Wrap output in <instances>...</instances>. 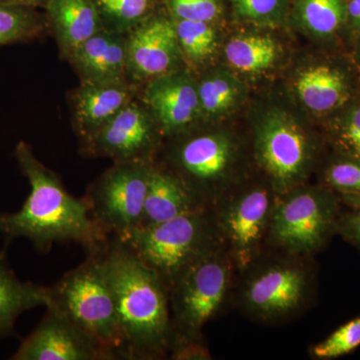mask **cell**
Returning a JSON list of instances; mask_svg holds the SVG:
<instances>
[{"instance_id": "52a82bcc", "label": "cell", "mask_w": 360, "mask_h": 360, "mask_svg": "<svg viewBox=\"0 0 360 360\" xmlns=\"http://www.w3.org/2000/svg\"><path fill=\"white\" fill-rule=\"evenodd\" d=\"M340 200L328 187L298 186L278 196L270 219V243L293 255L328 245L338 229Z\"/></svg>"}, {"instance_id": "8992f818", "label": "cell", "mask_w": 360, "mask_h": 360, "mask_svg": "<svg viewBox=\"0 0 360 360\" xmlns=\"http://www.w3.org/2000/svg\"><path fill=\"white\" fill-rule=\"evenodd\" d=\"M229 260L231 257L220 240L194 260L169 290L172 347L175 343L200 340L203 326L217 314L226 295Z\"/></svg>"}, {"instance_id": "4fadbf2b", "label": "cell", "mask_w": 360, "mask_h": 360, "mask_svg": "<svg viewBox=\"0 0 360 360\" xmlns=\"http://www.w3.org/2000/svg\"><path fill=\"white\" fill-rule=\"evenodd\" d=\"M11 360H115L94 338L78 328L56 305L49 303L44 319Z\"/></svg>"}, {"instance_id": "9c48e42d", "label": "cell", "mask_w": 360, "mask_h": 360, "mask_svg": "<svg viewBox=\"0 0 360 360\" xmlns=\"http://www.w3.org/2000/svg\"><path fill=\"white\" fill-rule=\"evenodd\" d=\"M277 198L269 182L251 184L227 191L212 207L220 239L241 271L257 260Z\"/></svg>"}, {"instance_id": "ba28073f", "label": "cell", "mask_w": 360, "mask_h": 360, "mask_svg": "<svg viewBox=\"0 0 360 360\" xmlns=\"http://www.w3.org/2000/svg\"><path fill=\"white\" fill-rule=\"evenodd\" d=\"M168 169L176 174L206 207L224 196L240 167L238 142L224 131L188 135L174 144Z\"/></svg>"}, {"instance_id": "e575fe53", "label": "cell", "mask_w": 360, "mask_h": 360, "mask_svg": "<svg viewBox=\"0 0 360 360\" xmlns=\"http://www.w3.org/2000/svg\"><path fill=\"white\" fill-rule=\"evenodd\" d=\"M345 28L357 37L360 34V0H347Z\"/></svg>"}, {"instance_id": "2e32d148", "label": "cell", "mask_w": 360, "mask_h": 360, "mask_svg": "<svg viewBox=\"0 0 360 360\" xmlns=\"http://www.w3.org/2000/svg\"><path fill=\"white\" fill-rule=\"evenodd\" d=\"M298 101L310 113L328 118L356 96V82L347 66L333 61L300 68L293 80Z\"/></svg>"}, {"instance_id": "6da1fadb", "label": "cell", "mask_w": 360, "mask_h": 360, "mask_svg": "<svg viewBox=\"0 0 360 360\" xmlns=\"http://www.w3.org/2000/svg\"><path fill=\"white\" fill-rule=\"evenodd\" d=\"M14 155L30 193L20 210L0 213V236L6 245L26 238L39 253L49 252L54 243H68L82 246L87 255L101 252L110 236L92 219L84 198L70 195L25 142L18 144Z\"/></svg>"}, {"instance_id": "ac0fdd59", "label": "cell", "mask_w": 360, "mask_h": 360, "mask_svg": "<svg viewBox=\"0 0 360 360\" xmlns=\"http://www.w3.org/2000/svg\"><path fill=\"white\" fill-rule=\"evenodd\" d=\"M84 82H122L127 68V39L103 28L70 56Z\"/></svg>"}, {"instance_id": "d6986e66", "label": "cell", "mask_w": 360, "mask_h": 360, "mask_svg": "<svg viewBox=\"0 0 360 360\" xmlns=\"http://www.w3.org/2000/svg\"><path fill=\"white\" fill-rule=\"evenodd\" d=\"M206 207L167 167L153 163L141 224L146 229Z\"/></svg>"}, {"instance_id": "f546056e", "label": "cell", "mask_w": 360, "mask_h": 360, "mask_svg": "<svg viewBox=\"0 0 360 360\" xmlns=\"http://www.w3.org/2000/svg\"><path fill=\"white\" fill-rule=\"evenodd\" d=\"M323 180L326 187L340 193H360V160L338 155L324 168Z\"/></svg>"}, {"instance_id": "83f0119b", "label": "cell", "mask_w": 360, "mask_h": 360, "mask_svg": "<svg viewBox=\"0 0 360 360\" xmlns=\"http://www.w3.org/2000/svg\"><path fill=\"white\" fill-rule=\"evenodd\" d=\"M291 0H226L231 13L243 22L257 27L276 28L285 25Z\"/></svg>"}, {"instance_id": "d590c367", "label": "cell", "mask_w": 360, "mask_h": 360, "mask_svg": "<svg viewBox=\"0 0 360 360\" xmlns=\"http://www.w3.org/2000/svg\"><path fill=\"white\" fill-rule=\"evenodd\" d=\"M49 2V0H0V4H7V6H16L30 7L37 6H44Z\"/></svg>"}, {"instance_id": "8fae6325", "label": "cell", "mask_w": 360, "mask_h": 360, "mask_svg": "<svg viewBox=\"0 0 360 360\" xmlns=\"http://www.w3.org/2000/svg\"><path fill=\"white\" fill-rule=\"evenodd\" d=\"M310 290L307 267L295 260H277L251 272L241 290V302L257 319L278 321L302 309Z\"/></svg>"}, {"instance_id": "836d02e7", "label": "cell", "mask_w": 360, "mask_h": 360, "mask_svg": "<svg viewBox=\"0 0 360 360\" xmlns=\"http://www.w3.org/2000/svg\"><path fill=\"white\" fill-rule=\"evenodd\" d=\"M170 356L176 360L210 359L207 348L201 345L200 340L175 343L170 350Z\"/></svg>"}, {"instance_id": "5bb4252c", "label": "cell", "mask_w": 360, "mask_h": 360, "mask_svg": "<svg viewBox=\"0 0 360 360\" xmlns=\"http://www.w3.org/2000/svg\"><path fill=\"white\" fill-rule=\"evenodd\" d=\"M129 32L127 68L134 77L151 80L176 70L182 53L167 13L156 11Z\"/></svg>"}, {"instance_id": "8d00e7d4", "label": "cell", "mask_w": 360, "mask_h": 360, "mask_svg": "<svg viewBox=\"0 0 360 360\" xmlns=\"http://www.w3.org/2000/svg\"><path fill=\"white\" fill-rule=\"evenodd\" d=\"M341 200L350 207L360 206V193L345 194V195H341Z\"/></svg>"}, {"instance_id": "d4e9b609", "label": "cell", "mask_w": 360, "mask_h": 360, "mask_svg": "<svg viewBox=\"0 0 360 360\" xmlns=\"http://www.w3.org/2000/svg\"><path fill=\"white\" fill-rule=\"evenodd\" d=\"M326 120L329 141L336 153L360 160V94Z\"/></svg>"}, {"instance_id": "7402d4cb", "label": "cell", "mask_w": 360, "mask_h": 360, "mask_svg": "<svg viewBox=\"0 0 360 360\" xmlns=\"http://www.w3.org/2000/svg\"><path fill=\"white\" fill-rule=\"evenodd\" d=\"M281 47L269 35L239 33L227 41L225 60L232 70L245 75H260L271 70L281 58Z\"/></svg>"}, {"instance_id": "e0dca14e", "label": "cell", "mask_w": 360, "mask_h": 360, "mask_svg": "<svg viewBox=\"0 0 360 360\" xmlns=\"http://www.w3.org/2000/svg\"><path fill=\"white\" fill-rule=\"evenodd\" d=\"M132 101L129 85L122 82H84L73 97L78 134L89 141Z\"/></svg>"}, {"instance_id": "ffe728a7", "label": "cell", "mask_w": 360, "mask_h": 360, "mask_svg": "<svg viewBox=\"0 0 360 360\" xmlns=\"http://www.w3.org/2000/svg\"><path fill=\"white\" fill-rule=\"evenodd\" d=\"M51 302V288L22 281L16 276L7 259L6 251L0 250V338L15 336V322L20 314Z\"/></svg>"}, {"instance_id": "9a60e30c", "label": "cell", "mask_w": 360, "mask_h": 360, "mask_svg": "<svg viewBox=\"0 0 360 360\" xmlns=\"http://www.w3.org/2000/svg\"><path fill=\"white\" fill-rule=\"evenodd\" d=\"M144 101L161 135L184 134L201 117L198 82L184 71L151 79Z\"/></svg>"}, {"instance_id": "30bf717a", "label": "cell", "mask_w": 360, "mask_h": 360, "mask_svg": "<svg viewBox=\"0 0 360 360\" xmlns=\"http://www.w3.org/2000/svg\"><path fill=\"white\" fill-rule=\"evenodd\" d=\"M153 163H115L89 189L90 215L108 236L139 227Z\"/></svg>"}, {"instance_id": "7a4b0ae2", "label": "cell", "mask_w": 360, "mask_h": 360, "mask_svg": "<svg viewBox=\"0 0 360 360\" xmlns=\"http://www.w3.org/2000/svg\"><path fill=\"white\" fill-rule=\"evenodd\" d=\"M115 297L124 359H161L174 343L169 295L155 272L115 236L98 253Z\"/></svg>"}, {"instance_id": "3957f363", "label": "cell", "mask_w": 360, "mask_h": 360, "mask_svg": "<svg viewBox=\"0 0 360 360\" xmlns=\"http://www.w3.org/2000/svg\"><path fill=\"white\" fill-rule=\"evenodd\" d=\"M115 238L155 272L168 295L187 267L221 240L210 207Z\"/></svg>"}, {"instance_id": "484cf974", "label": "cell", "mask_w": 360, "mask_h": 360, "mask_svg": "<svg viewBox=\"0 0 360 360\" xmlns=\"http://www.w3.org/2000/svg\"><path fill=\"white\" fill-rule=\"evenodd\" d=\"M103 27L117 32H129L158 11L160 0H91Z\"/></svg>"}, {"instance_id": "603a6c76", "label": "cell", "mask_w": 360, "mask_h": 360, "mask_svg": "<svg viewBox=\"0 0 360 360\" xmlns=\"http://www.w3.org/2000/svg\"><path fill=\"white\" fill-rule=\"evenodd\" d=\"M347 0H291L288 20L314 39L328 40L345 28Z\"/></svg>"}, {"instance_id": "cb8c5ba5", "label": "cell", "mask_w": 360, "mask_h": 360, "mask_svg": "<svg viewBox=\"0 0 360 360\" xmlns=\"http://www.w3.org/2000/svg\"><path fill=\"white\" fill-rule=\"evenodd\" d=\"M198 91L201 115L214 120L238 108L245 96V86L231 70L217 68L201 78Z\"/></svg>"}, {"instance_id": "74e56055", "label": "cell", "mask_w": 360, "mask_h": 360, "mask_svg": "<svg viewBox=\"0 0 360 360\" xmlns=\"http://www.w3.org/2000/svg\"><path fill=\"white\" fill-rule=\"evenodd\" d=\"M356 59L360 65V34L357 37Z\"/></svg>"}, {"instance_id": "7c38bea8", "label": "cell", "mask_w": 360, "mask_h": 360, "mask_svg": "<svg viewBox=\"0 0 360 360\" xmlns=\"http://www.w3.org/2000/svg\"><path fill=\"white\" fill-rule=\"evenodd\" d=\"M160 135L153 116L131 101L85 142V150L115 163H153Z\"/></svg>"}, {"instance_id": "44dd1931", "label": "cell", "mask_w": 360, "mask_h": 360, "mask_svg": "<svg viewBox=\"0 0 360 360\" xmlns=\"http://www.w3.org/2000/svg\"><path fill=\"white\" fill-rule=\"evenodd\" d=\"M44 7L66 56L104 28L91 0H49Z\"/></svg>"}, {"instance_id": "5b68a950", "label": "cell", "mask_w": 360, "mask_h": 360, "mask_svg": "<svg viewBox=\"0 0 360 360\" xmlns=\"http://www.w3.org/2000/svg\"><path fill=\"white\" fill-rule=\"evenodd\" d=\"M115 359H124V341L115 297L98 253L51 286V302Z\"/></svg>"}, {"instance_id": "d6a6232c", "label": "cell", "mask_w": 360, "mask_h": 360, "mask_svg": "<svg viewBox=\"0 0 360 360\" xmlns=\"http://www.w3.org/2000/svg\"><path fill=\"white\" fill-rule=\"evenodd\" d=\"M343 238L360 248V206L352 207V210L340 215L338 229Z\"/></svg>"}, {"instance_id": "4316f807", "label": "cell", "mask_w": 360, "mask_h": 360, "mask_svg": "<svg viewBox=\"0 0 360 360\" xmlns=\"http://www.w3.org/2000/svg\"><path fill=\"white\" fill-rule=\"evenodd\" d=\"M180 51L191 63H201L213 56L217 34L214 23L206 21L174 20Z\"/></svg>"}, {"instance_id": "277c9868", "label": "cell", "mask_w": 360, "mask_h": 360, "mask_svg": "<svg viewBox=\"0 0 360 360\" xmlns=\"http://www.w3.org/2000/svg\"><path fill=\"white\" fill-rule=\"evenodd\" d=\"M253 150L277 196L303 186L316 162L314 134L292 111L274 104L253 120Z\"/></svg>"}, {"instance_id": "1f68e13d", "label": "cell", "mask_w": 360, "mask_h": 360, "mask_svg": "<svg viewBox=\"0 0 360 360\" xmlns=\"http://www.w3.org/2000/svg\"><path fill=\"white\" fill-rule=\"evenodd\" d=\"M39 26V16L30 7L0 4V44L22 39Z\"/></svg>"}, {"instance_id": "4dcf8cb0", "label": "cell", "mask_w": 360, "mask_h": 360, "mask_svg": "<svg viewBox=\"0 0 360 360\" xmlns=\"http://www.w3.org/2000/svg\"><path fill=\"white\" fill-rule=\"evenodd\" d=\"M174 20L215 23L222 18L226 0H160Z\"/></svg>"}, {"instance_id": "f1b7e54d", "label": "cell", "mask_w": 360, "mask_h": 360, "mask_svg": "<svg viewBox=\"0 0 360 360\" xmlns=\"http://www.w3.org/2000/svg\"><path fill=\"white\" fill-rule=\"evenodd\" d=\"M360 347V316L333 331L328 338L311 348V356L330 360L345 356Z\"/></svg>"}]
</instances>
